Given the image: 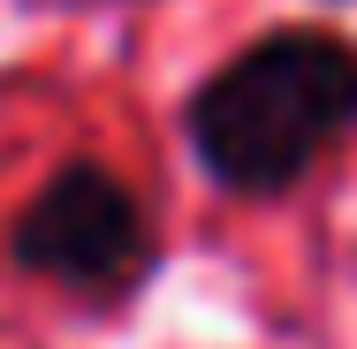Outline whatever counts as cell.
<instances>
[{"label":"cell","mask_w":357,"mask_h":349,"mask_svg":"<svg viewBox=\"0 0 357 349\" xmlns=\"http://www.w3.org/2000/svg\"><path fill=\"white\" fill-rule=\"evenodd\" d=\"M175 137L220 198H289L357 137V38L327 23H274L243 38L183 91Z\"/></svg>","instance_id":"1"},{"label":"cell","mask_w":357,"mask_h":349,"mask_svg":"<svg viewBox=\"0 0 357 349\" xmlns=\"http://www.w3.org/2000/svg\"><path fill=\"white\" fill-rule=\"evenodd\" d=\"M8 266L76 304H130L160 274V220L144 190L107 160H61L0 235Z\"/></svg>","instance_id":"2"},{"label":"cell","mask_w":357,"mask_h":349,"mask_svg":"<svg viewBox=\"0 0 357 349\" xmlns=\"http://www.w3.org/2000/svg\"><path fill=\"white\" fill-rule=\"evenodd\" d=\"M327 8H357V0H327Z\"/></svg>","instance_id":"3"}]
</instances>
